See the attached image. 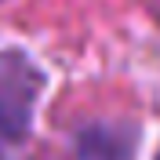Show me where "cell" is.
<instances>
[{"instance_id":"1","label":"cell","mask_w":160,"mask_h":160,"mask_svg":"<svg viewBox=\"0 0 160 160\" xmlns=\"http://www.w3.org/2000/svg\"><path fill=\"white\" fill-rule=\"evenodd\" d=\"M37 95H40L37 66L18 51H0V142H15L26 135Z\"/></svg>"},{"instance_id":"2","label":"cell","mask_w":160,"mask_h":160,"mask_svg":"<svg viewBox=\"0 0 160 160\" xmlns=\"http://www.w3.org/2000/svg\"><path fill=\"white\" fill-rule=\"evenodd\" d=\"M157 160H160V157H157Z\"/></svg>"}]
</instances>
